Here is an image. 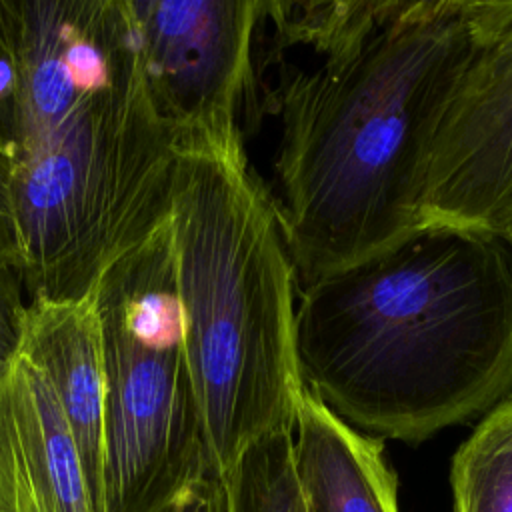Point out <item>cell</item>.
<instances>
[{
	"instance_id": "6da1fadb",
	"label": "cell",
	"mask_w": 512,
	"mask_h": 512,
	"mask_svg": "<svg viewBox=\"0 0 512 512\" xmlns=\"http://www.w3.org/2000/svg\"><path fill=\"white\" fill-rule=\"evenodd\" d=\"M482 6L406 0L362 46L280 74L274 204L298 290L422 228L424 158L474 54Z\"/></svg>"
},
{
	"instance_id": "7a4b0ae2",
	"label": "cell",
	"mask_w": 512,
	"mask_h": 512,
	"mask_svg": "<svg viewBox=\"0 0 512 512\" xmlns=\"http://www.w3.org/2000/svg\"><path fill=\"white\" fill-rule=\"evenodd\" d=\"M300 372L364 434L418 444L512 390V246L420 228L300 290Z\"/></svg>"
},
{
	"instance_id": "3957f363",
	"label": "cell",
	"mask_w": 512,
	"mask_h": 512,
	"mask_svg": "<svg viewBox=\"0 0 512 512\" xmlns=\"http://www.w3.org/2000/svg\"><path fill=\"white\" fill-rule=\"evenodd\" d=\"M168 224L210 460L226 478L254 442L294 430L296 272L242 140L176 152Z\"/></svg>"
},
{
	"instance_id": "277c9868",
	"label": "cell",
	"mask_w": 512,
	"mask_h": 512,
	"mask_svg": "<svg viewBox=\"0 0 512 512\" xmlns=\"http://www.w3.org/2000/svg\"><path fill=\"white\" fill-rule=\"evenodd\" d=\"M176 142L140 58L14 150L20 274L32 300L92 296L102 272L170 218Z\"/></svg>"
},
{
	"instance_id": "5b68a950",
	"label": "cell",
	"mask_w": 512,
	"mask_h": 512,
	"mask_svg": "<svg viewBox=\"0 0 512 512\" xmlns=\"http://www.w3.org/2000/svg\"><path fill=\"white\" fill-rule=\"evenodd\" d=\"M92 300L106 376L104 512H156L216 474L188 360L170 224L114 260Z\"/></svg>"
},
{
	"instance_id": "8992f818",
	"label": "cell",
	"mask_w": 512,
	"mask_h": 512,
	"mask_svg": "<svg viewBox=\"0 0 512 512\" xmlns=\"http://www.w3.org/2000/svg\"><path fill=\"white\" fill-rule=\"evenodd\" d=\"M142 76L176 152L242 140L238 106L254 80L260 0H130Z\"/></svg>"
},
{
	"instance_id": "52a82bcc",
	"label": "cell",
	"mask_w": 512,
	"mask_h": 512,
	"mask_svg": "<svg viewBox=\"0 0 512 512\" xmlns=\"http://www.w3.org/2000/svg\"><path fill=\"white\" fill-rule=\"evenodd\" d=\"M422 228L502 238L512 210V0L484 2L482 30L430 140Z\"/></svg>"
},
{
	"instance_id": "ba28073f",
	"label": "cell",
	"mask_w": 512,
	"mask_h": 512,
	"mask_svg": "<svg viewBox=\"0 0 512 512\" xmlns=\"http://www.w3.org/2000/svg\"><path fill=\"white\" fill-rule=\"evenodd\" d=\"M20 352L48 378L78 446L94 510L104 512L106 376L92 296L30 300Z\"/></svg>"
},
{
	"instance_id": "9c48e42d",
	"label": "cell",
	"mask_w": 512,
	"mask_h": 512,
	"mask_svg": "<svg viewBox=\"0 0 512 512\" xmlns=\"http://www.w3.org/2000/svg\"><path fill=\"white\" fill-rule=\"evenodd\" d=\"M294 464L308 512H400L382 438L344 422L308 388L296 410Z\"/></svg>"
},
{
	"instance_id": "30bf717a",
	"label": "cell",
	"mask_w": 512,
	"mask_h": 512,
	"mask_svg": "<svg viewBox=\"0 0 512 512\" xmlns=\"http://www.w3.org/2000/svg\"><path fill=\"white\" fill-rule=\"evenodd\" d=\"M8 400L22 462L40 512H96L78 446L60 402L22 352L8 366Z\"/></svg>"
},
{
	"instance_id": "8fae6325",
	"label": "cell",
	"mask_w": 512,
	"mask_h": 512,
	"mask_svg": "<svg viewBox=\"0 0 512 512\" xmlns=\"http://www.w3.org/2000/svg\"><path fill=\"white\" fill-rule=\"evenodd\" d=\"M406 0L348 2H264V20L272 22V50L308 46L322 58L362 46L392 22Z\"/></svg>"
},
{
	"instance_id": "7c38bea8",
	"label": "cell",
	"mask_w": 512,
	"mask_h": 512,
	"mask_svg": "<svg viewBox=\"0 0 512 512\" xmlns=\"http://www.w3.org/2000/svg\"><path fill=\"white\" fill-rule=\"evenodd\" d=\"M452 512H512V398L494 406L450 466Z\"/></svg>"
},
{
	"instance_id": "4fadbf2b",
	"label": "cell",
	"mask_w": 512,
	"mask_h": 512,
	"mask_svg": "<svg viewBox=\"0 0 512 512\" xmlns=\"http://www.w3.org/2000/svg\"><path fill=\"white\" fill-rule=\"evenodd\" d=\"M224 482L230 512H308L294 464V430L254 442Z\"/></svg>"
},
{
	"instance_id": "5bb4252c",
	"label": "cell",
	"mask_w": 512,
	"mask_h": 512,
	"mask_svg": "<svg viewBox=\"0 0 512 512\" xmlns=\"http://www.w3.org/2000/svg\"><path fill=\"white\" fill-rule=\"evenodd\" d=\"M4 374H0V512H40L22 462Z\"/></svg>"
},
{
	"instance_id": "9a60e30c",
	"label": "cell",
	"mask_w": 512,
	"mask_h": 512,
	"mask_svg": "<svg viewBox=\"0 0 512 512\" xmlns=\"http://www.w3.org/2000/svg\"><path fill=\"white\" fill-rule=\"evenodd\" d=\"M20 0H0V138L14 148L20 92Z\"/></svg>"
},
{
	"instance_id": "2e32d148",
	"label": "cell",
	"mask_w": 512,
	"mask_h": 512,
	"mask_svg": "<svg viewBox=\"0 0 512 512\" xmlns=\"http://www.w3.org/2000/svg\"><path fill=\"white\" fill-rule=\"evenodd\" d=\"M14 148L0 138V268L20 270V236L14 212Z\"/></svg>"
},
{
	"instance_id": "e0dca14e",
	"label": "cell",
	"mask_w": 512,
	"mask_h": 512,
	"mask_svg": "<svg viewBox=\"0 0 512 512\" xmlns=\"http://www.w3.org/2000/svg\"><path fill=\"white\" fill-rule=\"evenodd\" d=\"M156 512H230L226 482L216 474H208L186 486Z\"/></svg>"
},
{
	"instance_id": "ac0fdd59",
	"label": "cell",
	"mask_w": 512,
	"mask_h": 512,
	"mask_svg": "<svg viewBox=\"0 0 512 512\" xmlns=\"http://www.w3.org/2000/svg\"><path fill=\"white\" fill-rule=\"evenodd\" d=\"M502 238L512 246V210H510V214L506 218V224H504V230H502Z\"/></svg>"
}]
</instances>
